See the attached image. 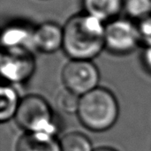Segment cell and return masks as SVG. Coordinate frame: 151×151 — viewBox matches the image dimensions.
I'll use <instances>...</instances> for the list:
<instances>
[{
  "instance_id": "6da1fadb",
  "label": "cell",
  "mask_w": 151,
  "mask_h": 151,
  "mask_svg": "<svg viewBox=\"0 0 151 151\" xmlns=\"http://www.w3.org/2000/svg\"><path fill=\"white\" fill-rule=\"evenodd\" d=\"M84 13L71 17L63 27V50L71 59L92 60L105 48V25Z\"/></svg>"
},
{
  "instance_id": "7a4b0ae2",
  "label": "cell",
  "mask_w": 151,
  "mask_h": 151,
  "mask_svg": "<svg viewBox=\"0 0 151 151\" xmlns=\"http://www.w3.org/2000/svg\"><path fill=\"white\" fill-rule=\"evenodd\" d=\"M119 107L114 94L98 87L81 96L78 118L81 123L93 132H104L111 128L118 120Z\"/></svg>"
},
{
  "instance_id": "3957f363",
  "label": "cell",
  "mask_w": 151,
  "mask_h": 151,
  "mask_svg": "<svg viewBox=\"0 0 151 151\" xmlns=\"http://www.w3.org/2000/svg\"><path fill=\"white\" fill-rule=\"evenodd\" d=\"M14 119L26 133L57 136L58 132V124L50 105L38 95H28L21 98Z\"/></svg>"
},
{
  "instance_id": "277c9868",
  "label": "cell",
  "mask_w": 151,
  "mask_h": 151,
  "mask_svg": "<svg viewBox=\"0 0 151 151\" xmlns=\"http://www.w3.org/2000/svg\"><path fill=\"white\" fill-rule=\"evenodd\" d=\"M62 81L66 89L82 96L98 88L100 73L91 60L71 59L63 68Z\"/></svg>"
},
{
  "instance_id": "5b68a950",
  "label": "cell",
  "mask_w": 151,
  "mask_h": 151,
  "mask_svg": "<svg viewBox=\"0 0 151 151\" xmlns=\"http://www.w3.org/2000/svg\"><path fill=\"white\" fill-rule=\"evenodd\" d=\"M140 43L137 24L131 19L116 18L105 24V48L111 53L128 54Z\"/></svg>"
},
{
  "instance_id": "8992f818",
  "label": "cell",
  "mask_w": 151,
  "mask_h": 151,
  "mask_svg": "<svg viewBox=\"0 0 151 151\" xmlns=\"http://www.w3.org/2000/svg\"><path fill=\"white\" fill-rule=\"evenodd\" d=\"M0 59L2 76L10 83L28 81L35 70V59L28 49L3 50Z\"/></svg>"
},
{
  "instance_id": "52a82bcc",
  "label": "cell",
  "mask_w": 151,
  "mask_h": 151,
  "mask_svg": "<svg viewBox=\"0 0 151 151\" xmlns=\"http://www.w3.org/2000/svg\"><path fill=\"white\" fill-rule=\"evenodd\" d=\"M63 27L52 21L41 23L34 28L33 48L42 53H53L63 47Z\"/></svg>"
},
{
  "instance_id": "ba28073f",
  "label": "cell",
  "mask_w": 151,
  "mask_h": 151,
  "mask_svg": "<svg viewBox=\"0 0 151 151\" xmlns=\"http://www.w3.org/2000/svg\"><path fill=\"white\" fill-rule=\"evenodd\" d=\"M34 28L27 24L13 23L7 25L1 34V44L3 50L24 48L32 50L33 48Z\"/></svg>"
},
{
  "instance_id": "9c48e42d",
  "label": "cell",
  "mask_w": 151,
  "mask_h": 151,
  "mask_svg": "<svg viewBox=\"0 0 151 151\" xmlns=\"http://www.w3.org/2000/svg\"><path fill=\"white\" fill-rule=\"evenodd\" d=\"M16 151H61L60 141L47 134L26 133L19 138Z\"/></svg>"
},
{
  "instance_id": "30bf717a",
  "label": "cell",
  "mask_w": 151,
  "mask_h": 151,
  "mask_svg": "<svg viewBox=\"0 0 151 151\" xmlns=\"http://www.w3.org/2000/svg\"><path fill=\"white\" fill-rule=\"evenodd\" d=\"M83 5L87 14L109 22L124 8V0H83Z\"/></svg>"
},
{
  "instance_id": "8fae6325",
  "label": "cell",
  "mask_w": 151,
  "mask_h": 151,
  "mask_svg": "<svg viewBox=\"0 0 151 151\" xmlns=\"http://www.w3.org/2000/svg\"><path fill=\"white\" fill-rule=\"evenodd\" d=\"M20 100L17 90L12 85L1 87L0 120L2 123L15 118Z\"/></svg>"
},
{
  "instance_id": "7c38bea8",
  "label": "cell",
  "mask_w": 151,
  "mask_h": 151,
  "mask_svg": "<svg viewBox=\"0 0 151 151\" xmlns=\"http://www.w3.org/2000/svg\"><path fill=\"white\" fill-rule=\"evenodd\" d=\"M60 147L61 151H94L88 137L80 132L65 134L60 140Z\"/></svg>"
},
{
  "instance_id": "4fadbf2b",
  "label": "cell",
  "mask_w": 151,
  "mask_h": 151,
  "mask_svg": "<svg viewBox=\"0 0 151 151\" xmlns=\"http://www.w3.org/2000/svg\"><path fill=\"white\" fill-rule=\"evenodd\" d=\"M124 9L130 18L141 20L151 15V0H126Z\"/></svg>"
},
{
  "instance_id": "5bb4252c",
  "label": "cell",
  "mask_w": 151,
  "mask_h": 151,
  "mask_svg": "<svg viewBox=\"0 0 151 151\" xmlns=\"http://www.w3.org/2000/svg\"><path fill=\"white\" fill-rule=\"evenodd\" d=\"M81 96L65 88L57 96V105L59 110L66 114L78 112Z\"/></svg>"
},
{
  "instance_id": "9a60e30c",
  "label": "cell",
  "mask_w": 151,
  "mask_h": 151,
  "mask_svg": "<svg viewBox=\"0 0 151 151\" xmlns=\"http://www.w3.org/2000/svg\"><path fill=\"white\" fill-rule=\"evenodd\" d=\"M138 31L140 35L141 43L145 45L146 47L151 46V15L146 17L141 20H139L138 24Z\"/></svg>"
},
{
  "instance_id": "2e32d148",
  "label": "cell",
  "mask_w": 151,
  "mask_h": 151,
  "mask_svg": "<svg viewBox=\"0 0 151 151\" xmlns=\"http://www.w3.org/2000/svg\"><path fill=\"white\" fill-rule=\"evenodd\" d=\"M142 62L145 68L151 73V46L145 48L142 54Z\"/></svg>"
},
{
  "instance_id": "e0dca14e",
  "label": "cell",
  "mask_w": 151,
  "mask_h": 151,
  "mask_svg": "<svg viewBox=\"0 0 151 151\" xmlns=\"http://www.w3.org/2000/svg\"><path fill=\"white\" fill-rule=\"evenodd\" d=\"M94 151H117L114 149H111V148H107V147H102V148H98V149H96L94 150Z\"/></svg>"
}]
</instances>
